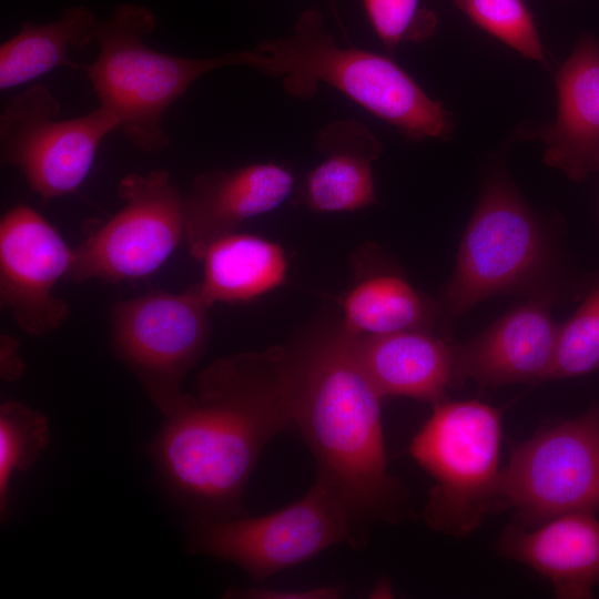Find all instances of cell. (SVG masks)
Returning <instances> with one entry per match:
<instances>
[{
	"label": "cell",
	"mask_w": 599,
	"mask_h": 599,
	"mask_svg": "<svg viewBox=\"0 0 599 599\" xmlns=\"http://www.w3.org/2000/svg\"><path fill=\"white\" fill-rule=\"evenodd\" d=\"M294 185L293 175L274 163L199 174L183 194L185 240L201 260L215 240L235 232L251 217L281 205Z\"/></svg>",
	"instance_id": "cell-15"
},
{
	"label": "cell",
	"mask_w": 599,
	"mask_h": 599,
	"mask_svg": "<svg viewBox=\"0 0 599 599\" xmlns=\"http://www.w3.org/2000/svg\"><path fill=\"white\" fill-rule=\"evenodd\" d=\"M342 592L333 587L307 589H274L267 587L230 588L225 598L245 599H336Z\"/></svg>",
	"instance_id": "cell-26"
},
{
	"label": "cell",
	"mask_w": 599,
	"mask_h": 599,
	"mask_svg": "<svg viewBox=\"0 0 599 599\" xmlns=\"http://www.w3.org/2000/svg\"><path fill=\"white\" fill-rule=\"evenodd\" d=\"M50 440L48 417L20 402L0 406V515L9 516V484L16 471L29 470Z\"/></svg>",
	"instance_id": "cell-22"
},
{
	"label": "cell",
	"mask_w": 599,
	"mask_h": 599,
	"mask_svg": "<svg viewBox=\"0 0 599 599\" xmlns=\"http://www.w3.org/2000/svg\"><path fill=\"white\" fill-rule=\"evenodd\" d=\"M477 27L548 67L545 48L525 0H451Z\"/></svg>",
	"instance_id": "cell-23"
},
{
	"label": "cell",
	"mask_w": 599,
	"mask_h": 599,
	"mask_svg": "<svg viewBox=\"0 0 599 599\" xmlns=\"http://www.w3.org/2000/svg\"><path fill=\"white\" fill-rule=\"evenodd\" d=\"M210 307L194 286L181 294L152 291L110 309L112 349L163 417L187 395L183 383L204 352Z\"/></svg>",
	"instance_id": "cell-8"
},
{
	"label": "cell",
	"mask_w": 599,
	"mask_h": 599,
	"mask_svg": "<svg viewBox=\"0 0 599 599\" xmlns=\"http://www.w3.org/2000/svg\"><path fill=\"white\" fill-rule=\"evenodd\" d=\"M324 160L307 175L302 199L315 212L355 211L376 202L372 163L380 154L374 134L355 119L327 123L316 136Z\"/></svg>",
	"instance_id": "cell-18"
},
{
	"label": "cell",
	"mask_w": 599,
	"mask_h": 599,
	"mask_svg": "<svg viewBox=\"0 0 599 599\" xmlns=\"http://www.w3.org/2000/svg\"><path fill=\"white\" fill-rule=\"evenodd\" d=\"M19 342L9 335L0 339V373L7 382L18 380L24 369V363L18 353Z\"/></svg>",
	"instance_id": "cell-27"
},
{
	"label": "cell",
	"mask_w": 599,
	"mask_h": 599,
	"mask_svg": "<svg viewBox=\"0 0 599 599\" xmlns=\"http://www.w3.org/2000/svg\"><path fill=\"white\" fill-rule=\"evenodd\" d=\"M238 53L241 65L281 78L290 94L308 99L325 83L410 140L445 139L453 131L450 113L441 102L429 98L389 58L341 47L318 10L304 11L290 34Z\"/></svg>",
	"instance_id": "cell-3"
},
{
	"label": "cell",
	"mask_w": 599,
	"mask_h": 599,
	"mask_svg": "<svg viewBox=\"0 0 599 599\" xmlns=\"http://www.w3.org/2000/svg\"><path fill=\"white\" fill-rule=\"evenodd\" d=\"M557 334L549 301H529L467 343L454 345L455 383L469 378L481 386L498 387L544 380Z\"/></svg>",
	"instance_id": "cell-13"
},
{
	"label": "cell",
	"mask_w": 599,
	"mask_h": 599,
	"mask_svg": "<svg viewBox=\"0 0 599 599\" xmlns=\"http://www.w3.org/2000/svg\"><path fill=\"white\" fill-rule=\"evenodd\" d=\"M97 24L84 6L69 7L45 24L24 21L0 47V89L27 83L59 67L78 70L79 63L70 61L68 52L94 42Z\"/></svg>",
	"instance_id": "cell-20"
},
{
	"label": "cell",
	"mask_w": 599,
	"mask_h": 599,
	"mask_svg": "<svg viewBox=\"0 0 599 599\" xmlns=\"http://www.w3.org/2000/svg\"><path fill=\"white\" fill-rule=\"evenodd\" d=\"M328 2H329V7H331L332 11L334 12V14H335V17H336L338 23L342 26V22H341V20H339V17H338V14H337V12H336V9H335V6H334V1H333V0H328Z\"/></svg>",
	"instance_id": "cell-28"
},
{
	"label": "cell",
	"mask_w": 599,
	"mask_h": 599,
	"mask_svg": "<svg viewBox=\"0 0 599 599\" xmlns=\"http://www.w3.org/2000/svg\"><path fill=\"white\" fill-rule=\"evenodd\" d=\"M122 207L92 225L73 248L68 277L120 282L155 272L185 238L183 194L164 170L131 173L118 184Z\"/></svg>",
	"instance_id": "cell-9"
},
{
	"label": "cell",
	"mask_w": 599,
	"mask_h": 599,
	"mask_svg": "<svg viewBox=\"0 0 599 599\" xmlns=\"http://www.w3.org/2000/svg\"><path fill=\"white\" fill-rule=\"evenodd\" d=\"M343 331L351 335H379L423 329L432 308L403 278L376 275L356 284L339 300Z\"/></svg>",
	"instance_id": "cell-21"
},
{
	"label": "cell",
	"mask_w": 599,
	"mask_h": 599,
	"mask_svg": "<svg viewBox=\"0 0 599 599\" xmlns=\"http://www.w3.org/2000/svg\"><path fill=\"white\" fill-rule=\"evenodd\" d=\"M497 549L548 579L558 598H591L599 585V520L593 512L565 514L530 528L508 525Z\"/></svg>",
	"instance_id": "cell-16"
},
{
	"label": "cell",
	"mask_w": 599,
	"mask_h": 599,
	"mask_svg": "<svg viewBox=\"0 0 599 599\" xmlns=\"http://www.w3.org/2000/svg\"><path fill=\"white\" fill-rule=\"evenodd\" d=\"M343 542L361 547L345 507L317 481L300 500L266 515L193 520L187 538L191 552L232 562L255 582Z\"/></svg>",
	"instance_id": "cell-6"
},
{
	"label": "cell",
	"mask_w": 599,
	"mask_h": 599,
	"mask_svg": "<svg viewBox=\"0 0 599 599\" xmlns=\"http://www.w3.org/2000/svg\"><path fill=\"white\" fill-rule=\"evenodd\" d=\"M500 435L497 408L477 400L434 404L409 445L413 459L435 480L423 510L430 528L463 537L498 511Z\"/></svg>",
	"instance_id": "cell-5"
},
{
	"label": "cell",
	"mask_w": 599,
	"mask_h": 599,
	"mask_svg": "<svg viewBox=\"0 0 599 599\" xmlns=\"http://www.w3.org/2000/svg\"><path fill=\"white\" fill-rule=\"evenodd\" d=\"M507 508L529 528L599 511V405L512 446L498 490V511Z\"/></svg>",
	"instance_id": "cell-7"
},
{
	"label": "cell",
	"mask_w": 599,
	"mask_h": 599,
	"mask_svg": "<svg viewBox=\"0 0 599 599\" xmlns=\"http://www.w3.org/2000/svg\"><path fill=\"white\" fill-rule=\"evenodd\" d=\"M155 24L150 9L118 6L109 18L98 21L97 59L78 69L87 74L100 105L119 120L118 130L144 153L167 148L164 115L195 80L220 68L240 65L238 51L209 58L155 51L144 42Z\"/></svg>",
	"instance_id": "cell-4"
},
{
	"label": "cell",
	"mask_w": 599,
	"mask_h": 599,
	"mask_svg": "<svg viewBox=\"0 0 599 599\" xmlns=\"http://www.w3.org/2000/svg\"><path fill=\"white\" fill-rule=\"evenodd\" d=\"M74 251L41 214L20 204L0 221V302L21 329L49 335L70 315L69 303L53 294L67 276Z\"/></svg>",
	"instance_id": "cell-12"
},
{
	"label": "cell",
	"mask_w": 599,
	"mask_h": 599,
	"mask_svg": "<svg viewBox=\"0 0 599 599\" xmlns=\"http://www.w3.org/2000/svg\"><path fill=\"white\" fill-rule=\"evenodd\" d=\"M555 81V121L522 128L521 136L544 142V162L583 182L599 173V41L592 34L579 38Z\"/></svg>",
	"instance_id": "cell-14"
},
{
	"label": "cell",
	"mask_w": 599,
	"mask_h": 599,
	"mask_svg": "<svg viewBox=\"0 0 599 599\" xmlns=\"http://www.w3.org/2000/svg\"><path fill=\"white\" fill-rule=\"evenodd\" d=\"M373 29L389 50L402 42L424 41L434 32L437 18L420 8L419 0H363Z\"/></svg>",
	"instance_id": "cell-25"
},
{
	"label": "cell",
	"mask_w": 599,
	"mask_h": 599,
	"mask_svg": "<svg viewBox=\"0 0 599 599\" xmlns=\"http://www.w3.org/2000/svg\"><path fill=\"white\" fill-rule=\"evenodd\" d=\"M351 337L358 363L383 398L407 396L436 404L456 384L454 345L424 329Z\"/></svg>",
	"instance_id": "cell-17"
},
{
	"label": "cell",
	"mask_w": 599,
	"mask_h": 599,
	"mask_svg": "<svg viewBox=\"0 0 599 599\" xmlns=\"http://www.w3.org/2000/svg\"><path fill=\"white\" fill-rule=\"evenodd\" d=\"M599 368V284L575 314L558 326L552 362L544 380L589 374Z\"/></svg>",
	"instance_id": "cell-24"
},
{
	"label": "cell",
	"mask_w": 599,
	"mask_h": 599,
	"mask_svg": "<svg viewBox=\"0 0 599 599\" xmlns=\"http://www.w3.org/2000/svg\"><path fill=\"white\" fill-rule=\"evenodd\" d=\"M545 255L539 224L514 186L487 184L460 242L445 308L457 318L485 298L520 286Z\"/></svg>",
	"instance_id": "cell-11"
},
{
	"label": "cell",
	"mask_w": 599,
	"mask_h": 599,
	"mask_svg": "<svg viewBox=\"0 0 599 599\" xmlns=\"http://www.w3.org/2000/svg\"><path fill=\"white\" fill-rule=\"evenodd\" d=\"M60 109L47 87L33 85L0 115L1 163L17 167L45 201L74 193L104 136L119 128L116 116L101 105L68 120L57 119Z\"/></svg>",
	"instance_id": "cell-10"
},
{
	"label": "cell",
	"mask_w": 599,
	"mask_h": 599,
	"mask_svg": "<svg viewBox=\"0 0 599 599\" xmlns=\"http://www.w3.org/2000/svg\"><path fill=\"white\" fill-rule=\"evenodd\" d=\"M296 362L284 351L220 358L195 379L148 446L171 496L193 520L244 515L265 446L294 426Z\"/></svg>",
	"instance_id": "cell-1"
},
{
	"label": "cell",
	"mask_w": 599,
	"mask_h": 599,
	"mask_svg": "<svg viewBox=\"0 0 599 599\" xmlns=\"http://www.w3.org/2000/svg\"><path fill=\"white\" fill-rule=\"evenodd\" d=\"M201 261L204 273L196 287L210 306L253 300L281 285L286 275L282 247L250 234L233 232L215 240Z\"/></svg>",
	"instance_id": "cell-19"
},
{
	"label": "cell",
	"mask_w": 599,
	"mask_h": 599,
	"mask_svg": "<svg viewBox=\"0 0 599 599\" xmlns=\"http://www.w3.org/2000/svg\"><path fill=\"white\" fill-rule=\"evenodd\" d=\"M294 426L316 461V481L345 507L361 547L370 524L409 514L405 487L388 470L379 395L345 331L295 356Z\"/></svg>",
	"instance_id": "cell-2"
}]
</instances>
